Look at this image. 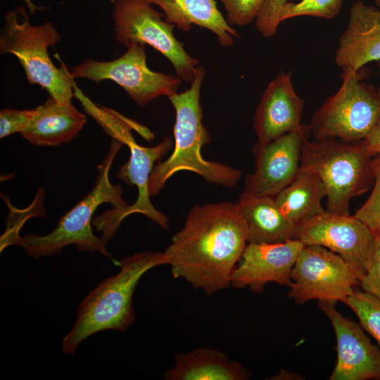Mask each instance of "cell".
Listing matches in <instances>:
<instances>
[{"mask_svg":"<svg viewBox=\"0 0 380 380\" xmlns=\"http://www.w3.org/2000/svg\"><path fill=\"white\" fill-rule=\"evenodd\" d=\"M356 315L362 328L380 348V300L365 291H353L343 302Z\"/></svg>","mask_w":380,"mask_h":380,"instance_id":"603a6c76","label":"cell"},{"mask_svg":"<svg viewBox=\"0 0 380 380\" xmlns=\"http://www.w3.org/2000/svg\"><path fill=\"white\" fill-rule=\"evenodd\" d=\"M327 192L314 172L300 170L295 179L274 198L283 213L298 226L325 211L322 201Z\"/></svg>","mask_w":380,"mask_h":380,"instance_id":"7402d4cb","label":"cell"},{"mask_svg":"<svg viewBox=\"0 0 380 380\" xmlns=\"http://www.w3.org/2000/svg\"><path fill=\"white\" fill-rule=\"evenodd\" d=\"M251 375L243 365L213 348H198L179 354L165 373L168 380H243Z\"/></svg>","mask_w":380,"mask_h":380,"instance_id":"44dd1931","label":"cell"},{"mask_svg":"<svg viewBox=\"0 0 380 380\" xmlns=\"http://www.w3.org/2000/svg\"><path fill=\"white\" fill-rule=\"evenodd\" d=\"M367 72L363 68L341 77L338 90L312 116L308 127L315 139L357 142L367 137L380 116L378 90L364 82Z\"/></svg>","mask_w":380,"mask_h":380,"instance_id":"52a82bcc","label":"cell"},{"mask_svg":"<svg viewBox=\"0 0 380 380\" xmlns=\"http://www.w3.org/2000/svg\"><path fill=\"white\" fill-rule=\"evenodd\" d=\"M360 284L362 290L380 300V233L375 231V251L373 260Z\"/></svg>","mask_w":380,"mask_h":380,"instance_id":"f1b7e54d","label":"cell"},{"mask_svg":"<svg viewBox=\"0 0 380 380\" xmlns=\"http://www.w3.org/2000/svg\"><path fill=\"white\" fill-rule=\"evenodd\" d=\"M362 141L367 150L373 156H380V116L372 130Z\"/></svg>","mask_w":380,"mask_h":380,"instance_id":"f546056e","label":"cell"},{"mask_svg":"<svg viewBox=\"0 0 380 380\" xmlns=\"http://www.w3.org/2000/svg\"><path fill=\"white\" fill-rule=\"evenodd\" d=\"M377 61H380V10L361 0L355 1L338 41L336 64L342 70V77Z\"/></svg>","mask_w":380,"mask_h":380,"instance_id":"e0dca14e","label":"cell"},{"mask_svg":"<svg viewBox=\"0 0 380 380\" xmlns=\"http://www.w3.org/2000/svg\"><path fill=\"white\" fill-rule=\"evenodd\" d=\"M336 335L337 360L330 380H380V348L362 328L343 316L335 303L319 302Z\"/></svg>","mask_w":380,"mask_h":380,"instance_id":"5bb4252c","label":"cell"},{"mask_svg":"<svg viewBox=\"0 0 380 380\" xmlns=\"http://www.w3.org/2000/svg\"><path fill=\"white\" fill-rule=\"evenodd\" d=\"M296 239L324 247L365 273L374 255L375 231L354 215L325 210L300 224Z\"/></svg>","mask_w":380,"mask_h":380,"instance_id":"7c38bea8","label":"cell"},{"mask_svg":"<svg viewBox=\"0 0 380 380\" xmlns=\"http://www.w3.org/2000/svg\"><path fill=\"white\" fill-rule=\"evenodd\" d=\"M298 239L248 243L231 276V286L261 293L268 283L289 286L292 268L304 247Z\"/></svg>","mask_w":380,"mask_h":380,"instance_id":"9a60e30c","label":"cell"},{"mask_svg":"<svg viewBox=\"0 0 380 380\" xmlns=\"http://www.w3.org/2000/svg\"><path fill=\"white\" fill-rule=\"evenodd\" d=\"M120 142L128 146L130 156L120 167L117 177L125 184L135 186L138 195L132 205L113 208L93 219L92 225L96 230L102 232L101 238L106 243L114 235L122 220L134 213L144 215L161 227L168 229L169 219L151 202L148 182L156 162L172 148V139L166 137L155 146H143L136 142L132 131H128L121 137Z\"/></svg>","mask_w":380,"mask_h":380,"instance_id":"8fae6325","label":"cell"},{"mask_svg":"<svg viewBox=\"0 0 380 380\" xmlns=\"http://www.w3.org/2000/svg\"><path fill=\"white\" fill-rule=\"evenodd\" d=\"M288 0H266L255 20L258 31L266 38L273 37L281 23L280 13Z\"/></svg>","mask_w":380,"mask_h":380,"instance_id":"83f0119b","label":"cell"},{"mask_svg":"<svg viewBox=\"0 0 380 380\" xmlns=\"http://www.w3.org/2000/svg\"><path fill=\"white\" fill-rule=\"evenodd\" d=\"M37 111V107L25 110L1 109L0 111V138L2 139L15 133L21 134L30 125Z\"/></svg>","mask_w":380,"mask_h":380,"instance_id":"4316f807","label":"cell"},{"mask_svg":"<svg viewBox=\"0 0 380 380\" xmlns=\"http://www.w3.org/2000/svg\"><path fill=\"white\" fill-rule=\"evenodd\" d=\"M122 145L112 141L107 156L98 167L99 175L93 189L60 219L52 232L46 235H13L1 240V249L8 245L20 246L27 254L37 259L60 253L64 247L76 245L80 251H99L113 260L106 250V243L94 234L91 225L93 214L102 203H110L116 208L127 205L122 198V187L113 184L109 179L111 165Z\"/></svg>","mask_w":380,"mask_h":380,"instance_id":"277c9868","label":"cell"},{"mask_svg":"<svg viewBox=\"0 0 380 380\" xmlns=\"http://www.w3.org/2000/svg\"><path fill=\"white\" fill-rule=\"evenodd\" d=\"M158 6L165 19L183 32H189L196 25L213 32L219 44L230 47L239 37L236 29L230 25L217 8L215 0H148Z\"/></svg>","mask_w":380,"mask_h":380,"instance_id":"ffe728a7","label":"cell"},{"mask_svg":"<svg viewBox=\"0 0 380 380\" xmlns=\"http://www.w3.org/2000/svg\"><path fill=\"white\" fill-rule=\"evenodd\" d=\"M376 7L380 10V0H374Z\"/></svg>","mask_w":380,"mask_h":380,"instance_id":"4dcf8cb0","label":"cell"},{"mask_svg":"<svg viewBox=\"0 0 380 380\" xmlns=\"http://www.w3.org/2000/svg\"><path fill=\"white\" fill-rule=\"evenodd\" d=\"M165 265L163 253L141 252L125 258L120 272L103 280L83 300L77 319L63 341L62 351L75 353L80 343L103 330L125 331L135 319L133 295L141 277L151 269Z\"/></svg>","mask_w":380,"mask_h":380,"instance_id":"3957f363","label":"cell"},{"mask_svg":"<svg viewBox=\"0 0 380 380\" xmlns=\"http://www.w3.org/2000/svg\"><path fill=\"white\" fill-rule=\"evenodd\" d=\"M365 272L320 246L307 245L292 268L289 296L298 304L312 300L344 302Z\"/></svg>","mask_w":380,"mask_h":380,"instance_id":"9c48e42d","label":"cell"},{"mask_svg":"<svg viewBox=\"0 0 380 380\" xmlns=\"http://www.w3.org/2000/svg\"><path fill=\"white\" fill-rule=\"evenodd\" d=\"M204 75V68L199 65L190 87L168 98L175 111L174 148L165 160L158 161L153 167L148 182L151 197L157 195L166 182L179 171L193 172L210 183L225 187L236 186L241 178L242 173L239 169L207 160L201 154L203 146L210 141L203 124L200 102Z\"/></svg>","mask_w":380,"mask_h":380,"instance_id":"7a4b0ae2","label":"cell"},{"mask_svg":"<svg viewBox=\"0 0 380 380\" xmlns=\"http://www.w3.org/2000/svg\"><path fill=\"white\" fill-rule=\"evenodd\" d=\"M112 18L115 40L127 48L132 44H148L163 54L183 82L194 79L198 61L174 35L175 25L148 0H115Z\"/></svg>","mask_w":380,"mask_h":380,"instance_id":"ba28073f","label":"cell"},{"mask_svg":"<svg viewBox=\"0 0 380 380\" xmlns=\"http://www.w3.org/2000/svg\"><path fill=\"white\" fill-rule=\"evenodd\" d=\"M373 156L362 140L315 139L303 147L300 170L312 172L321 179L327 192V211L350 215L351 199L374 182Z\"/></svg>","mask_w":380,"mask_h":380,"instance_id":"5b68a950","label":"cell"},{"mask_svg":"<svg viewBox=\"0 0 380 380\" xmlns=\"http://www.w3.org/2000/svg\"><path fill=\"white\" fill-rule=\"evenodd\" d=\"M377 90H378L379 94L380 96V85H379V88L377 89Z\"/></svg>","mask_w":380,"mask_h":380,"instance_id":"1f68e13d","label":"cell"},{"mask_svg":"<svg viewBox=\"0 0 380 380\" xmlns=\"http://www.w3.org/2000/svg\"><path fill=\"white\" fill-rule=\"evenodd\" d=\"M374 186L371 194L354 216L374 231L380 227V156L372 160Z\"/></svg>","mask_w":380,"mask_h":380,"instance_id":"d4e9b609","label":"cell"},{"mask_svg":"<svg viewBox=\"0 0 380 380\" xmlns=\"http://www.w3.org/2000/svg\"><path fill=\"white\" fill-rule=\"evenodd\" d=\"M304 100L292 82V72H281L268 84L255 110L253 128L258 138L255 146L293 131L303 125L301 117Z\"/></svg>","mask_w":380,"mask_h":380,"instance_id":"2e32d148","label":"cell"},{"mask_svg":"<svg viewBox=\"0 0 380 380\" xmlns=\"http://www.w3.org/2000/svg\"><path fill=\"white\" fill-rule=\"evenodd\" d=\"M344 0H300L288 1L280 13L281 23L299 16H313L332 19L338 15Z\"/></svg>","mask_w":380,"mask_h":380,"instance_id":"cb8c5ba5","label":"cell"},{"mask_svg":"<svg viewBox=\"0 0 380 380\" xmlns=\"http://www.w3.org/2000/svg\"><path fill=\"white\" fill-rule=\"evenodd\" d=\"M70 74L73 78H86L96 83L112 80L140 106L158 96L169 98L177 92L183 82L177 76L149 69L145 44L139 43L131 44L122 56L110 61L87 58L73 67Z\"/></svg>","mask_w":380,"mask_h":380,"instance_id":"30bf717a","label":"cell"},{"mask_svg":"<svg viewBox=\"0 0 380 380\" xmlns=\"http://www.w3.org/2000/svg\"><path fill=\"white\" fill-rule=\"evenodd\" d=\"M4 19L1 54L16 56L30 84L39 85L58 102L72 103L74 78L65 68H57L49 55V48L61 40L57 29L50 22L32 25L23 6L8 12Z\"/></svg>","mask_w":380,"mask_h":380,"instance_id":"8992f818","label":"cell"},{"mask_svg":"<svg viewBox=\"0 0 380 380\" xmlns=\"http://www.w3.org/2000/svg\"><path fill=\"white\" fill-rule=\"evenodd\" d=\"M310 130L303 126L261 146H254L255 170L247 176L240 197L277 196L300 171L303 147Z\"/></svg>","mask_w":380,"mask_h":380,"instance_id":"4fadbf2b","label":"cell"},{"mask_svg":"<svg viewBox=\"0 0 380 380\" xmlns=\"http://www.w3.org/2000/svg\"><path fill=\"white\" fill-rule=\"evenodd\" d=\"M235 204L246 224L248 243L296 239L298 226L283 213L274 197H239Z\"/></svg>","mask_w":380,"mask_h":380,"instance_id":"d6986e66","label":"cell"},{"mask_svg":"<svg viewBox=\"0 0 380 380\" xmlns=\"http://www.w3.org/2000/svg\"><path fill=\"white\" fill-rule=\"evenodd\" d=\"M246 224L235 203L196 205L163 252L175 279L207 295L231 286V276L248 244Z\"/></svg>","mask_w":380,"mask_h":380,"instance_id":"6da1fadb","label":"cell"},{"mask_svg":"<svg viewBox=\"0 0 380 380\" xmlns=\"http://www.w3.org/2000/svg\"><path fill=\"white\" fill-rule=\"evenodd\" d=\"M376 231L378 232L379 233H380V227Z\"/></svg>","mask_w":380,"mask_h":380,"instance_id":"d6a6232c","label":"cell"},{"mask_svg":"<svg viewBox=\"0 0 380 380\" xmlns=\"http://www.w3.org/2000/svg\"><path fill=\"white\" fill-rule=\"evenodd\" d=\"M225 19L233 26L244 27L255 20L266 0H220Z\"/></svg>","mask_w":380,"mask_h":380,"instance_id":"484cf974","label":"cell"},{"mask_svg":"<svg viewBox=\"0 0 380 380\" xmlns=\"http://www.w3.org/2000/svg\"><path fill=\"white\" fill-rule=\"evenodd\" d=\"M21 135L33 145L56 146L75 139L86 122V117L72 103L50 97L42 105Z\"/></svg>","mask_w":380,"mask_h":380,"instance_id":"ac0fdd59","label":"cell"}]
</instances>
